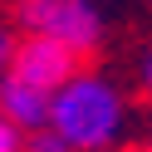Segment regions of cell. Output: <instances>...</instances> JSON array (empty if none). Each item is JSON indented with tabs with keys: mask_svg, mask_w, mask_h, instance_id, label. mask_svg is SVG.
<instances>
[{
	"mask_svg": "<svg viewBox=\"0 0 152 152\" xmlns=\"http://www.w3.org/2000/svg\"><path fill=\"white\" fill-rule=\"evenodd\" d=\"M123 118H128V103L98 74H79L74 69L59 88L49 93V128L69 142L74 152H98L113 147L123 132Z\"/></svg>",
	"mask_w": 152,
	"mask_h": 152,
	"instance_id": "cell-1",
	"label": "cell"
},
{
	"mask_svg": "<svg viewBox=\"0 0 152 152\" xmlns=\"http://www.w3.org/2000/svg\"><path fill=\"white\" fill-rule=\"evenodd\" d=\"M15 25L25 34H44L54 44H69L74 54L98 49V39H103V15L93 0H20Z\"/></svg>",
	"mask_w": 152,
	"mask_h": 152,
	"instance_id": "cell-2",
	"label": "cell"
},
{
	"mask_svg": "<svg viewBox=\"0 0 152 152\" xmlns=\"http://www.w3.org/2000/svg\"><path fill=\"white\" fill-rule=\"evenodd\" d=\"M74 64H79V54H74L69 44L44 39V34H25V39L15 44V54H10V74L25 79V83H34V88H44V93L59 88L74 74Z\"/></svg>",
	"mask_w": 152,
	"mask_h": 152,
	"instance_id": "cell-3",
	"label": "cell"
},
{
	"mask_svg": "<svg viewBox=\"0 0 152 152\" xmlns=\"http://www.w3.org/2000/svg\"><path fill=\"white\" fill-rule=\"evenodd\" d=\"M0 113L20 132H34V128L49 123V93L34 88V83H25V79H15V74L5 69V79H0Z\"/></svg>",
	"mask_w": 152,
	"mask_h": 152,
	"instance_id": "cell-4",
	"label": "cell"
},
{
	"mask_svg": "<svg viewBox=\"0 0 152 152\" xmlns=\"http://www.w3.org/2000/svg\"><path fill=\"white\" fill-rule=\"evenodd\" d=\"M20 152H74L69 142L59 137V132L49 128V123H44V128H34V132H25V147Z\"/></svg>",
	"mask_w": 152,
	"mask_h": 152,
	"instance_id": "cell-5",
	"label": "cell"
},
{
	"mask_svg": "<svg viewBox=\"0 0 152 152\" xmlns=\"http://www.w3.org/2000/svg\"><path fill=\"white\" fill-rule=\"evenodd\" d=\"M20 147H25V132L15 128L5 113H0V152H20Z\"/></svg>",
	"mask_w": 152,
	"mask_h": 152,
	"instance_id": "cell-6",
	"label": "cell"
},
{
	"mask_svg": "<svg viewBox=\"0 0 152 152\" xmlns=\"http://www.w3.org/2000/svg\"><path fill=\"white\" fill-rule=\"evenodd\" d=\"M10 54H15V34L5 30V25H0V74L10 69Z\"/></svg>",
	"mask_w": 152,
	"mask_h": 152,
	"instance_id": "cell-7",
	"label": "cell"
},
{
	"mask_svg": "<svg viewBox=\"0 0 152 152\" xmlns=\"http://www.w3.org/2000/svg\"><path fill=\"white\" fill-rule=\"evenodd\" d=\"M137 79H142V93L152 98V49H142V64H137Z\"/></svg>",
	"mask_w": 152,
	"mask_h": 152,
	"instance_id": "cell-8",
	"label": "cell"
},
{
	"mask_svg": "<svg viewBox=\"0 0 152 152\" xmlns=\"http://www.w3.org/2000/svg\"><path fill=\"white\" fill-rule=\"evenodd\" d=\"M147 152H152V142H147Z\"/></svg>",
	"mask_w": 152,
	"mask_h": 152,
	"instance_id": "cell-9",
	"label": "cell"
}]
</instances>
